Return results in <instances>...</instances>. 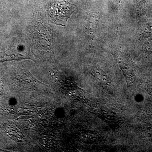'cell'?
I'll use <instances>...</instances> for the list:
<instances>
[{"label": "cell", "mask_w": 152, "mask_h": 152, "mask_svg": "<svg viewBox=\"0 0 152 152\" xmlns=\"http://www.w3.org/2000/svg\"><path fill=\"white\" fill-rule=\"evenodd\" d=\"M75 11L74 6L68 2L64 0H56L50 6L48 14L54 23L65 26Z\"/></svg>", "instance_id": "6da1fadb"}, {"label": "cell", "mask_w": 152, "mask_h": 152, "mask_svg": "<svg viewBox=\"0 0 152 152\" xmlns=\"http://www.w3.org/2000/svg\"><path fill=\"white\" fill-rule=\"evenodd\" d=\"M146 87L147 91L152 96V82L149 81L147 83Z\"/></svg>", "instance_id": "7a4b0ae2"}]
</instances>
